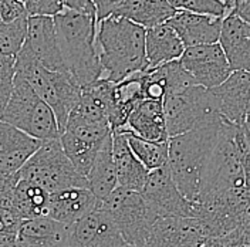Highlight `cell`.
Wrapping results in <instances>:
<instances>
[{"label": "cell", "mask_w": 250, "mask_h": 247, "mask_svg": "<svg viewBox=\"0 0 250 247\" xmlns=\"http://www.w3.org/2000/svg\"><path fill=\"white\" fill-rule=\"evenodd\" d=\"M145 33L146 29L121 16L111 15L97 23L101 78L120 82L146 68Z\"/></svg>", "instance_id": "cell-2"}, {"label": "cell", "mask_w": 250, "mask_h": 247, "mask_svg": "<svg viewBox=\"0 0 250 247\" xmlns=\"http://www.w3.org/2000/svg\"><path fill=\"white\" fill-rule=\"evenodd\" d=\"M48 199L50 193L43 187L19 178L15 187L12 210L21 220L48 216Z\"/></svg>", "instance_id": "cell-26"}, {"label": "cell", "mask_w": 250, "mask_h": 247, "mask_svg": "<svg viewBox=\"0 0 250 247\" xmlns=\"http://www.w3.org/2000/svg\"><path fill=\"white\" fill-rule=\"evenodd\" d=\"M16 73L24 78L53 109L62 135L70 112L80 101L81 87L68 74L53 71L42 65L24 48L16 56Z\"/></svg>", "instance_id": "cell-5"}, {"label": "cell", "mask_w": 250, "mask_h": 247, "mask_svg": "<svg viewBox=\"0 0 250 247\" xmlns=\"http://www.w3.org/2000/svg\"><path fill=\"white\" fill-rule=\"evenodd\" d=\"M16 57L0 54V118L15 87Z\"/></svg>", "instance_id": "cell-30"}, {"label": "cell", "mask_w": 250, "mask_h": 247, "mask_svg": "<svg viewBox=\"0 0 250 247\" xmlns=\"http://www.w3.org/2000/svg\"><path fill=\"white\" fill-rule=\"evenodd\" d=\"M179 62L196 84L208 90L220 85L232 74V68L219 41L187 47Z\"/></svg>", "instance_id": "cell-12"}, {"label": "cell", "mask_w": 250, "mask_h": 247, "mask_svg": "<svg viewBox=\"0 0 250 247\" xmlns=\"http://www.w3.org/2000/svg\"><path fill=\"white\" fill-rule=\"evenodd\" d=\"M219 44L232 71H250V24L230 13L223 19Z\"/></svg>", "instance_id": "cell-18"}, {"label": "cell", "mask_w": 250, "mask_h": 247, "mask_svg": "<svg viewBox=\"0 0 250 247\" xmlns=\"http://www.w3.org/2000/svg\"><path fill=\"white\" fill-rule=\"evenodd\" d=\"M43 141L0 120V173L12 175L29 161Z\"/></svg>", "instance_id": "cell-16"}, {"label": "cell", "mask_w": 250, "mask_h": 247, "mask_svg": "<svg viewBox=\"0 0 250 247\" xmlns=\"http://www.w3.org/2000/svg\"><path fill=\"white\" fill-rule=\"evenodd\" d=\"M93 3L95 6V17L98 23L103 19L112 15L115 9L123 3V0H93Z\"/></svg>", "instance_id": "cell-35"}, {"label": "cell", "mask_w": 250, "mask_h": 247, "mask_svg": "<svg viewBox=\"0 0 250 247\" xmlns=\"http://www.w3.org/2000/svg\"><path fill=\"white\" fill-rule=\"evenodd\" d=\"M233 233L237 236V239L242 242V245L250 247V217L248 220H245Z\"/></svg>", "instance_id": "cell-38"}, {"label": "cell", "mask_w": 250, "mask_h": 247, "mask_svg": "<svg viewBox=\"0 0 250 247\" xmlns=\"http://www.w3.org/2000/svg\"><path fill=\"white\" fill-rule=\"evenodd\" d=\"M242 189H250L249 137L243 124L223 118L218 141L203 168L196 202Z\"/></svg>", "instance_id": "cell-1"}, {"label": "cell", "mask_w": 250, "mask_h": 247, "mask_svg": "<svg viewBox=\"0 0 250 247\" xmlns=\"http://www.w3.org/2000/svg\"><path fill=\"white\" fill-rule=\"evenodd\" d=\"M167 23L176 31L187 48L199 44L218 43L223 17L176 10V13Z\"/></svg>", "instance_id": "cell-17"}, {"label": "cell", "mask_w": 250, "mask_h": 247, "mask_svg": "<svg viewBox=\"0 0 250 247\" xmlns=\"http://www.w3.org/2000/svg\"><path fill=\"white\" fill-rule=\"evenodd\" d=\"M17 233L0 232V247H16Z\"/></svg>", "instance_id": "cell-39"}, {"label": "cell", "mask_w": 250, "mask_h": 247, "mask_svg": "<svg viewBox=\"0 0 250 247\" xmlns=\"http://www.w3.org/2000/svg\"><path fill=\"white\" fill-rule=\"evenodd\" d=\"M67 225L48 216L24 219L17 230L16 247H65Z\"/></svg>", "instance_id": "cell-21"}, {"label": "cell", "mask_w": 250, "mask_h": 247, "mask_svg": "<svg viewBox=\"0 0 250 247\" xmlns=\"http://www.w3.org/2000/svg\"><path fill=\"white\" fill-rule=\"evenodd\" d=\"M120 131L124 132L131 151L146 169H156L168 164V141L165 142L148 141L135 135L131 131L126 129H120Z\"/></svg>", "instance_id": "cell-27"}, {"label": "cell", "mask_w": 250, "mask_h": 247, "mask_svg": "<svg viewBox=\"0 0 250 247\" xmlns=\"http://www.w3.org/2000/svg\"><path fill=\"white\" fill-rule=\"evenodd\" d=\"M176 10L168 0H123L112 15L125 17L144 29L167 23Z\"/></svg>", "instance_id": "cell-25"}, {"label": "cell", "mask_w": 250, "mask_h": 247, "mask_svg": "<svg viewBox=\"0 0 250 247\" xmlns=\"http://www.w3.org/2000/svg\"><path fill=\"white\" fill-rule=\"evenodd\" d=\"M243 126H245V129H246V134H248V137L250 139V115L245 120V123H243Z\"/></svg>", "instance_id": "cell-40"}, {"label": "cell", "mask_w": 250, "mask_h": 247, "mask_svg": "<svg viewBox=\"0 0 250 247\" xmlns=\"http://www.w3.org/2000/svg\"><path fill=\"white\" fill-rule=\"evenodd\" d=\"M124 247H135V246H131V245H128V243H126V245H125Z\"/></svg>", "instance_id": "cell-41"}, {"label": "cell", "mask_w": 250, "mask_h": 247, "mask_svg": "<svg viewBox=\"0 0 250 247\" xmlns=\"http://www.w3.org/2000/svg\"><path fill=\"white\" fill-rule=\"evenodd\" d=\"M21 219L16 215L12 209L0 207V232L17 233Z\"/></svg>", "instance_id": "cell-34"}, {"label": "cell", "mask_w": 250, "mask_h": 247, "mask_svg": "<svg viewBox=\"0 0 250 247\" xmlns=\"http://www.w3.org/2000/svg\"><path fill=\"white\" fill-rule=\"evenodd\" d=\"M85 178H87L88 189L93 192L98 202L107 198L118 186L117 170L112 156V132L104 139L100 149L97 151L93 165Z\"/></svg>", "instance_id": "cell-24"}, {"label": "cell", "mask_w": 250, "mask_h": 247, "mask_svg": "<svg viewBox=\"0 0 250 247\" xmlns=\"http://www.w3.org/2000/svg\"><path fill=\"white\" fill-rule=\"evenodd\" d=\"M175 10L226 17L233 12L234 0H168Z\"/></svg>", "instance_id": "cell-29"}, {"label": "cell", "mask_w": 250, "mask_h": 247, "mask_svg": "<svg viewBox=\"0 0 250 247\" xmlns=\"http://www.w3.org/2000/svg\"><path fill=\"white\" fill-rule=\"evenodd\" d=\"M223 118L203 121L190 131L168 139V168L172 179L188 201L196 202L208 156L218 141Z\"/></svg>", "instance_id": "cell-3"}, {"label": "cell", "mask_w": 250, "mask_h": 247, "mask_svg": "<svg viewBox=\"0 0 250 247\" xmlns=\"http://www.w3.org/2000/svg\"><path fill=\"white\" fill-rule=\"evenodd\" d=\"M0 120L40 141L60 138L59 124L53 109L17 73L13 93Z\"/></svg>", "instance_id": "cell-7"}, {"label": "cell", "mask_w": 250, "mask_h": 247, "mask_svg": "<svg viewBox=\"0 0 250 247\" xmlns=\"http://www.w3.org/2000/svg\"><path fill=\"white\" fill-rule=\"evenodd\" d=\"M140 193L156 217H199L198 203L181 193L168 165L149 170Z\"/></svg>", "instance_id": "cell-11"}, {"label": "cell", "mask_w": 250, "mask_h": 247, "mask_svg": "<svg viewBox=\"0 0 250 247\" xmlns=\"http://www.w3.org/2000/svg\"><path fill=\"white\" fill-rule=\"evenodd\" d=\"M0 21H1V20H0Z\"/></svg>", "instance_id": "cell-43"}, {"label": "cell", "mask_w": 250, "mask_h": 247, "mask_svg": "<svg viewBox=\"0 0 250 247\" xmlns=\"http://www.w3.org/2000/svg\"><path fill=\"white\" fill-rule=\"evenodd\" d=\"M97 206L98 199L88 187H67L50 193L48 217L64 225H71L91 213Z\"/></svg>", "instance_id": "cell-19"}, {"label": "cell", "mask_w": 250, "mask_h": 247, "mask_svg": "<svg viewBox=\"0 0 250 247\" xmlns=\"http://www.w3.org/2000/svg\"><path fill=\"white\" fill-rule=\"evenodd\" d=\"M112 156L118 186L128 190L141 192L149 170L131 151L123 131H112Z\"/></svg>", "instance_id": "cell-22"}, {"label": "cell", "mask_w": 250, "mask_h": 247, "mask_svg": "<svg viewBox=\"0 0 250 247\" xmlns=\"http://www.w3.org/2000/svg\"><path fill=\"white\" fill-rule=\"evenodd\" d=\"M21 48L48 70L67 73L62 62L54 19L48 16H29L27 17V36Z\"/></svg>", "instance_id": "cell-14"}, {"label": "cell", "mask_w": 250, "mask_h": 247, "mask_svg": "<svg viewBox=\"0 0 250 247\" xmlns=\"http://www.w3.org/2000/svg\"><path fill=\"white\" fill-rule=\"evenodd\" d=\"M185 46L176 31L168 23H161L146 29L145 33V60L146 68H154L165 62L179 60Z\"/></svg>", "instance_id": "cell-23"}, {"label": "cell", "mask_w": 250, "mask_h": 247, "mask_svg": "<svg viewBox=\"0 0 250 247\" xmlns=\"http://www.w3.org/2000/svg\"><path fill=\"white\" fill-rule=\"evenodd\" d=\"M126 242L107 213L95 209L67 225L65 247H124Z\"/></svg>", "instance_id": "cell-13"}, {"label": "cell", "mask_w": 250, "mask_h": 247, "mask_svg": "<svg viewBox=\"0 0 250 247\" xmlns=\"http://www.w3.org/2000/svg\"><path fill=\"white\" fill-rule=\"evenodd\" d=\"M123 129L131 131L141 138L155 142H165L169 139L162 101L142 100L129 112ZM120 131V129H115Z\"/></svg>", "instance_id": "cell-20"}, {"label": "cell", "mask_w": 250, "mask_h": 247, "mask_svg": "<svg viewBox=\"0 0 250 247\" xmlns=\"http://www.w3.org/2000/svg\"><path fill=\"white\" fill-rule=\"evenodd\" d=\"M215 239L213 226L203 217H158L144 247H208Z\"/></svg>", "instance_id": "cell-10"}, {"label": "cell", "mask_w": 250, "mask_h": 247, "mask_svg": "<svg viewBox=\"0 0 250 247\" xmlns=\"http://www.w3.org/2000/svg\"><path fill=\"white\" fill-rule=\"evenodd\" d=\"M20 1H23V3H24V1H26V0H20Z\"/></svg>", "instance_id": "cell-42"}, {"label": "cell", "mask_w": 250, "mask_h": 247, "mask_svg": "<svg viewBox=\"0 0 250 247\" xmlns=\"http://www.w3.org/2000/svg\"><path fill=\"white\" fill-rule=\"evenodd\" d=\"M27 10L20 0H0V20L13 21L21 17H27Z\"/></svg>", "instance_id": "cell-33"}, {"label": "cell", "mask_w": 250, "mask_h": 247, "mask_svg": "<svg viewBox=\"0 0 250 247\" xmlns=\"http://www.w3.org/2000/svg\"><path fill=\"white\" fill-rule=\"evenodd\" d=\"M17 181H19L17 173H12V175H1L0 173V207L12 209Z\"/></svg>", "instance_id": "cell-32"}, {"label": "cell", "mask_w": 250, "mask_h": 247, "mask_svg": "<svg viewBox=\"0 0 250 247\" xmlns=\"http://www.w3.org/2000/svg\"><path fill=\"white\" fill-rule=\"evenodd\" d=\"M97 209L107 213L125 242L135 247L145 246L149 230L158 219L140 192L121 186H117L107 198L98 202Z\"/></svg>", "instance_id": "cell-8"}, {"label": "cell", "mask_w": 250, "mask_h": 247, "mask_svg": "<svg viewBox=\"0 0 250 247\" xmlns=\"http://www.w3.org/2000/svg\"><path fill=\"white\" fill-rule=\"evenodd\" d=\"M29 17V16H27ZM27 17L0 21V54L16 57L27 36Z\"/></svg>", "instance_id": "cell-28"}, {"label": "cell", "mask_w": 250, "mask_h": 247, "mask_svg": "<svg viewBox=\"0 0 250 247\" xmlns=\"http://www.w3.org/2000/svg\"><path fill=\"white\" fill-rule=\"evenodd\" d=\"M62 1L67 9L76 10L84 15L95 16V6H94L93 0H62Z\"/></svg>", "instance_id": "cell-36"}, {"label": "cell", "mask_w": 250, "mask_h": 247, "mask_svg": "<svg viewBox=\"0 0 250 247\" xmlns=\"http://www.w3.org/2000/svg\"><path fill=\"white\" fill-rule=\"evenodd\" d=\"M17 175L20 179L43 187L48 193L67 187H88L87 178L74 168L62 151L60 138L43 141Z\"/></svg>", "instance_id": "cell-6"}, {"label": "cell", "mask_w": 250, "mask_h": 247, "mask_svg": "<svg viewBox=\"0 0 250 247\" xmlns=\"http://www.w3.org/2000/svg\"><path fill=\"white\" fill-rule=\"evenodd\" d=\"M64 67L80 87L101 78V64L97 53V19L71 9L53 17Z\"/></svg>", "instance_id": "cell-4"}, {"label": "cell", "mask_w": 250, "mask_h": 247, "mask_svg": "<svg viewBox=\"0 0 250 247\" xmlns=\"http://www.w3.org/2000/svg\"><path fill=\"white\" fill-rule=\"evenodd\" d=\"M162 107L169 138L188 132L203 121L220 115L212 91L199 84H189L165 94Z\"/></svg>", "instance_id": "cell-9"}, {"label": "cell", "mask_w": 250, "mask_h": 247, "mask_svg": "<svg viewBox=\"0 0 250 247\" xmlns=\"http://www.w3.org/2000/svg\"><path fill=\"white\" fill-rule=\"evenodd\" d=\"M210 91L222 118L234 124L245 123L250 115V71H232Z\"/></svg>", "instance_id": "cell-15"}, {"label": "cell", "mask_w": 250, "mask_h": 247, "mask_svg": "<svg viewBox=\"0 0 250 247\" xmlns=\"http://www.w3.org/2000/svg\"><path fill=\"white\" fill-rule=\"evenodd\" d=\"M232 13L239 16L243 21L250 24V0H234V7Z\"/></svg>", "instance_id": "cell-37"}, {"label": "cell", "mask_w": 250, "mask_h": 247, "mask_svg": "<svg viewBox=\"0 0 250 247\" xmlns=\"http://www.w3.org/2000/svg\"><path fill=\"white\" fill-rule=\"evenodd\" d=\"M24 6L29 16H48V17H54L65 9L62 0H26Z\"/></svg>", "instance_id": "cell-31"}]
</instances>
